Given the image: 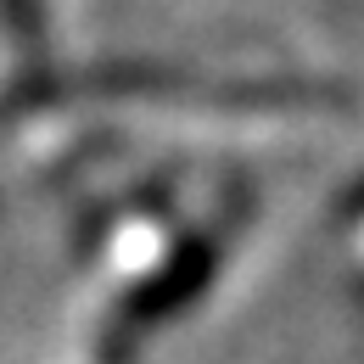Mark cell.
<instances>
[{
  "label": "cell",
  "instance_id": "obj_2",
  "mask_svg": "<svg viewBox=\"0 0 364 364\" xmlns=\"http://www.w3.org/2000/svg\"><path fill=\"white\" fill-rule=\"evenodd\" d=\"M185 230H180V213H174V191H140V196L112 202L95 219L85 252H90V264L101 274H118L124 291H129L168 258V247Z\"/></svg>",
  "mask_w": 364,
  "mask_h": 364
},
{
  "label": "cell",
  "instance_id": "obj_3",
  "mask_svg": "<svg viewBox=\"0 0 364 364\" xmlns=\"http://www.w3.org/2000/svg\"><path fill=\"white\" fill-rule=\"evenodd\" d=\"M348 241H353V258H359V269H364V191L348 202Z\"/></svg>",
  "mask_w": 364,
  "mask_h": 364
},
{
  "label": "cell",
  "instance_id": "obj_1",
  "mask_svg": "<svg viewBox=\"0 0 364 364\" xmlns=\"http://www.w3.org/2000/svg\"><path fill=\"white\" fill-rule=\"evenodd\" d=\"M230 225H235V213H225V219H208V225H196V230H185L180 241L168 247V258L146 274L140 286H129V291H124L118 331H124V336H135V331H151L157 319H168V314H180V309H191V303L208 291V280L219 274V258H225Z\"/></svg>",
  "mask_w": 364,
  "mask_h": 364
}]
</instances>
